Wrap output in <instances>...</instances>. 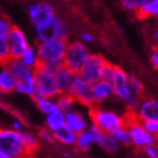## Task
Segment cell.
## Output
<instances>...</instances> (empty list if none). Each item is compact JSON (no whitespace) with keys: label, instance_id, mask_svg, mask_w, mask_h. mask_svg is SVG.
Returning a JSON list of instances; mask_svg holds the SVG:
<instances>
[{"label":"cell","instance_id":"6da1fadb","mask_svg":"<svg viewBox=\"0 0 158 158\" xmlns=\"http://www.w3.org/2000/svg\"><path fill=\"white\" fill-rule=\"evenodd\" d=\"M68 45L69 42L65 39H56L38 43L35 49L39 56L40 66L56 72V70L63 65Z\"/></svg>","mask_w":158,"mask_h":158},{"label":"cell","instance_id":"7a4b0ae2","mask_svg":"<svg viewBox=\"0 0 158 158\" xmlns=\"http://www.w3.org/2000/svg\"><path fill=\"white\" fill-rule=\"evenodd\" d=\"M6 66L10 70V72L16 77L17 85L16 92L20 94L32 96L35 90L34 82V70H31L22 63L20 59H10Z\"/></svg>","mask_w":158,"mask_h":158},{"label":"cell","instance_id":"3957f363","mask_svg":"<svg viewBox=\"0 0 158 158\" xmlns=\"http://www.w3.org/2000/svg\"><path fill=\"white\" fill-rule=\"evenodd\" d=\"M34 82L35 90L32 95L33 100L38 98H56L60 93L54 72L43 66L39 65L34 70Z\"/></svg>","mask_w":158,"mask_h":158},{"label":"cell","instance_id":"277c9868","mask_svg":"<svg viewBox=\"0 0 158 158\" xmlns=\"http://www.w3.org/2000/svg\"><path fill=\"white\" fill-rule=\"evenodd\" d=\"M0 152L11 158H27V152L21 137V132L11 128H0Z\"/></svg>","mask_w":158,"mask_h":158},{"label":"cell","instance_id":"5b68a950","mask_svg":"<svg viewBox=\"0 0 158 158\" xmlns=\"http://www.w3.org/2000/svg\"><path fill=\"white\" fill-rule=\"evenodd\" d=\"M90 118L92 124L102 131L104 134H112L115 129L125 125V117L110 110H103L94 106L90 110Z\"/></svg>","mask_w":158,"mask_h":158},{"label":"cell","instance_id":"8992f818","mask_svg":"<svg viewBox=\"0 0 158 158\" xmlns=\"http://www.w3.org/2000/svg\"><path fill=\"white\" fill-rule=\"evenodd\" d=\"M35 32H37V38L39 42H45V41L56 39L68 40L69 34H70V28L64 20L56 16L48 23L41 27H37Z\"/></svg>","mask_w":158,"mask_h":158},{"label":"cell","instance_id":"52a82bcc","mask_svg":"<svg viewBox=\"0 0 158 158\" xmlns=\"http://www.w3.org/2000/svg\"><path fill=\"white\" fill-rule=\"evenodd\" d=\"M125 126L128 129L131 140L134 146L138 148H145L147 146L154 145L155 137L146 132L142 122L135 117L134 113H128V115L125 117Z\"/></svg>","mask_w":158,"mask_h":158},{"label":"cell","instance_id":"ba28073f","mask_svg":"<svg viewBox=\"0 0 158 158\" xmlns=\"http://www.w3.org/2000/svg\"><path fill=\"white\" fill-rule=\"evenodd\" d=\"M90 54L91 53L89 49L82 41L69 42L65 56H64L63 65L70 69L75 74H77L80 69L86 61V59L90 56Z\"/></svg>","mask_w":158,"mask_h":158},{"label":"cell","instance_id":"9c48e42d","mask_svg":"<svg viewBox=\"0 0 158 158\" xmlns=\"http://www.w3.org/2000/svg\"><path fill=\"white\" fill-rule=\"evenodd\" d=\"M106 63L107 61L100 54H90L77 74L85 82L93 85L102 80V73Z\"/></svg>","mask_w":158,"mask_h":158},{"label":"cell","instance_id":"30bf717a","mask_svg":"<svg viewBox=\"0 0 158 158\" xmlns=\"http://www.w3.org/2000/svg\"><path fill=\"white\" fill-rule=\"evenodd\" d=\"M68 93L75 100V102L80 103L81 105L91 108L95 106L93 85L85 82L79 74H75V77L72 82L71 87Z\"/></svg>","mask_w":158,"mask_h":158},{"label":"cell","instance_id":"8fae6325","mask_svg":"<svg viewBox=\"0 0 158 158\" xmlns=\"http://www.w3.org/2000/svg\"><path fill=\"white\" fill-rule=\"evenodd\" d=\"M28 16L34 28H37L51 21L56 17V12L54 8L49 2L35 0L28 6Z\"/></svg>","mask_w":158,"mask_h":158},{"label":"cell","instance_id":"7c38bea8","mask_svg":"<svg viewBox=\"0 0 158 158\" xmlns=\"http://www.w3.org/2000/svg\"><path fill=\"white\" fill-rule=\"evenodd\" d=\"M7 43H8L11 59H20L24 51L30 47L24 32L15 26H12L9 32Z\"/></svg>","mask_w":158,"mask_h":158},{"label":"cell","instance_id":"4fadbf2b","mask_svg":"<svg viewBox=\"0 0 158 158\" xmlns=\"http://www.w3.org/2000/svg\"><path fill=\"white\" fill-rule=\"evenodd\" d=\"M111 83L112 86H113L114 95L121 101H123V102L126 103L133 96H135V95H133L131 87H129L128 74L124 70H122L121 68L116 69L115 75H114Z\"/></svg>","mask_w":158,"mask_h":158},{"label":"cell","instance_id":"5bb4252c","mask_svg":"<svg viewBox=\"0 0 158 158\" xmlns=\"http://www.w3.org/2000/svg\"><path fill=\"white\" fill-rule=\"evenodd\" d=\"M103 134L104 133L101 131L98 127H96L95 125H93L91 123L89 126L86 127V129H84L83 132H81L80 134L77 135V143L75 146L79 148L80 150H87L92 145L95 144H100L101 139H102Z\"/></svg>","mask_w":158,"mask_h":158},{"label":"cell","instance_id":"9a60e30c","mask_svg":"<svg viewBox=\"0 0 158 158\" xmlns=\"http://www.w3.org/2000/svg\"><path fill=\"white\" fill-rule=\"evenodd\" d=\"M139 122H158V101L154 98H144L134 113Z\"/></svg>","mask_w":158,"mask_h":158},{"label":"cell","instance_id":"2e32d148","mask_svg":"<svg viewBox=\"0 0 158 158\" xmlns=\"http://www.w3.org/2000/svg\"><path fill=\"white\" fill-rule=\"evenodd\" d=\"M89 122L83 113L77 110H71L70 112L64 114V126L68 127L75 134H80L89 126Z\"/></svg>","mask_w":158,"mask_h":158},{"label":"cell","instance_id":"e0dca14e","mask_svg":"<svg viewBox=\"0 0 158 158\" xmlns=\"http://www.w3.org/2000/svg\"><path fill=\"white\" fill-rule=\"evenodd\" d=\"M93 95H94L95 100V106L107 101L108 98L114 95L112 83L104 81V80L96 82L95 84H93Z\"/></svg>","mask_w":158,"mask_h":158},{"label":"cell","instance_id":"ac0fdd59","mask_svg":"<svg viewBox=\"0 0 158 158\" xmlns=\"http://www.w3.org/2000/svg\"><path fill=\"white\" fill-rule=\"evenodd\" d=\"M54 75H56V84H58L60 93H68L70 87H71L72 82L75 77V73L72 72L66 66L62 65L58 70H56Z\"/></svg>","mask_w":158,"mask_h":158},{"label":"cell","instance_id":"d6986e66","mask_svg":"<svg viewBox=\"0 0 158 158\" xmlns=\"http://www.w3.org/2000/svg\"><path fill=\"white\" fill-rule=\"evenodd\" d=\"M16 77L6 65L0 68V94H8L16 91Z\"/></svg>","mask_w":158,"mask_h":158},{"label":"cell","instance_id":"ffe728a7","mask_svg":"<svg viewBox=\"0 0 158 158\" xmlns=\"http://www.w3.org/2000/svg\"><path fill=\"white\" fill-rule=\"evenodd\" d=\"M53 137H54L56 142L60 143L64 146H74L77 143V134L70 131L65 126L53 132Z\"/></svg>","mask_w":158,"mask_h":158},{"label":"cell","instance_id":"44dd1931","mask_svg":"<svg viewBox=\"0 0 158 158\" xmlns=\"http://www.w3.org/2000/svg\"><path fill=\"white\" fill-rule=\"evenodd\" d=\"M44 125L45 128L52 133L60 129L61 127L64 126V113L58 110V111L47 115L44 119Z\"/></svg>","mask_w":158,"mask_h":158},{"label":"cell","instance_id":"7402d4cb","mask_svg":"<svg viewBox=\"0 0 158 158\" xmlns=\"http://www.w3.org/2000/svg\"><path fill=\"white\" fill-rule=\"evenodd\" d=\"M34 102L39 111L45 116L58 111V105L54 98H38L34 100Z\"/></svg>","mask_w":158,"mask_h":158},{"label":"cell","instance_id":"603a6c76","mask_svg":"<svg viewBox=\"0 0 158 158\" xmlns=\"http://www.w3.org/2000/svg\"><path fill=\"white\" fill-rule=\"evenodd\" d=\"M20 61H21L26 66H28L29 69L35 70V69L40 65L39 56H38L37 49H34L33 47H29L23 52V54L21 56Z\"/></svg>","mask_w":158,"mask_h":158},{"label":"cell","instance_id":"cb8c5ba5","mask_svg":"<svg viewBox=\"0 0 158 158\" xmlns=\"http://www.w3.org/2000/svg\"><path fill=\"white\" fill-rule=\"evenodd\" d=\"M54 98H56V105H58V110L62 113L65 114L73 110L75 100L69 93H59Z\"/></svg>","mask_w":158,"mask_h":158},{"label":"cell","instance_id":"d4e9b609","mask_svg":"<svg viewBox=\"0 0 158 158\" xmlns=\"http://www.w3.org/2000/svg\"><path fill=\"white\" fill-rule=\"evenodd\" d=\"M136 15L139 18H158V0H148Z\"/></svg>","mask_w":158,"mask_h":158},{"label":"cell","instance_id":"484cf974","mask_svg":"<svg viewBox=\"0 0 158 158\" xmlns=\"http://www.w3.org/2000/svg\"><path fill=\"white\" fill-rule=\"evenodd\" d=\"M98 146L102 149L105 150L106 153L111 154L116 153L119 149V147H121V145L117 143V140L114 138L112 134H103V137L102 139H101L100 144H98Z\"/></svg>","mask_w":158,"mask_h":158},{"label":"cell","instance_id":"4316f807","mask_svg":"<svg viewBox=\"0 0 158 158\" xmlns=\"http://www.w3.org/2000/svg\"><path fill=\"white\" fill-rule=\"evenodd\" d=\"M113 137L117 140L121 146H127V145H131L132 144V140H131V135H129V132L127 127L125 126H122L119 128L115 129L113 133H112Z\"/></svg>","mask_w":158,"mask_h":158},{"label":"cell","instance_id":"83f0119b","mask_svg":"<svg viewBox=\"0 0 158 158\" xmlns=\"http://www.w3.org/2000/svg\"><path fill=\"white\" fill-rule=\"evenodd\" d=\"M21 137H22V142H23V145L26 147L27 152L28 153H32L38 148L39 145V140L35 136H34L32 133L27 132V131H22L21 132Z\"/></svg>","mask_w":158,"mask_h":158},{"label":"cell","instance_id":"f1b7e54d","mask_svg":"<svg viewBox=\"0 0 158 158\" xmlns=\"http://www.w3.org/2000/svg\"><path fill=\"white\" fill-rule=\"evenodd\" d=\"M128 83L133 95H135L137 98L142 96L144 93V85H143L142 81L136 75H128Z\"/></svg>","mask_w":158,"mask_h":158},{"label":"cell","instance_id":"f546056e","mask_svg":"<svg viewBox=\"0 0 158 158\" xmlns=\"http://www.w3.org/2000/svg\"><path fill=\"white\" fill-rule=\"evenodd\" d=\"M119 1H121L122 7L126 11L136 13L148 0H119Z\"/></svg>","mask_w":158,"mask_h":158},{"label":"cell","instance_id":"4dcf8cb0","mask_svg":"<svg viewBox=\"0 0 158 158\" xmlns=\"http://www.w3.org/2000/svg\"><path fill=\"white\" fill-rule=\"evenodd\" d=\"M10 51L7 40H0V65H6L10 61Z\"/></svg>","mask_w":158,"mask_h":158},{"label":"cell","instance_id":"1f68e13d","mask_svg":"<svg viewBox=\"0 0 158 158\" xmlns=\"http://www.w3.org/2000/svg\"><path fill=\"white\" fill-rule=\"evenodd\" d=\"M11 28H12V24L8 19L1 17L0 18V40H7Z\"/></svg>","mask_w":158,"mask_h":158},{"label":"cell","instance_id":"d6a6232c","mask_svg":"<svg viewBox=\"0 0 158 158\" xmlns=\"http://www.w3.org/2000/svg\"><path fill=\"white\" fill-rule=\"evenodd\" d=\"M116 69L117 66L114 65L112 63H106L105 68L103 70V73H102V80L104 81H107V82H112L113 80L114 75H115V72H116Z\"/></svg>","mask_w":158,"mask_h":158},{"label":"cell","instance_id":"836d02e7","mask_svg":"<svg viewBox=\"0 0 158 158\" xmlns=\"http://www.w3.org/2000/svg\"><path fill=\"white\" fill-rule=\"evenodd\" d=\"M146 132L149 133L152 136H158V122H143L142 123Z\"/></svg>","mask_w":158,"mask_h":158},{"label":"cell","instance_id":"e575fe53","mask_svg":"<svg viewBox=\"0 0 158 158\" xmlns=\"http://www.w3.org/2000/svg\"><path fill=\"white\" fill-rule=\"evenodd\" d=\"M39 138L41 140H43V142L49 143V144H52V143L56 142V140H54V137H53V133L50 132V131H49V129H47L45 127H44V128H42V129H40Z\"/></svg>","mask_w":158,"mask_h":158},{"label":"cell","instance_id":"d590c367","mask_svg":"<svg viewBox=\"0 0 158 158\" xmlns=\"http://www.w3.org/2000/svg\"><path fill=\"white\" fill-rule=\"evenodd\" d=\"M139 103H140L139 98L133 96V98H131V100L127 101L125 104H126V107H127V110H128L129 113H135L137 107H138V105H139Z\"/></svg>","mask_w":158,"mask_h":158},{"label":"cell","instance_id":"8d00e7d4","mask_svg":"<svg viewBox=\"0 0 158 158\" xmlns=\"http://www.w3.org/2000/svg\"><path fill=\"white\" fill-rule=\"evenodd\" d=\"M149 62L155 70H158V50L154 48L149 54Z\"/></svg>","mask_w":158,"mask_h":158},{"label":"cell","instance_id":"74e56055","mask_svg":"<svg viewBox=\"0 0 158 158\" xmlns=\"http://www.w3.org/2000/svg\"><path fill=\"white\" fill-rule=\"evenodd\" d=\"M144 150H145V153L148 156V158H158V150L154 145L147 146V147L144 148Z\"/></svg>","mask_w":158,"mask_h":158},{"label":"cell","instance_id":"f35d334b","mask_svg":"<svg viewBox=\"0 0 158 158\" xmlns=\"http://www.w3.org/2000/svg\"><path fill=\"white\" fill-rule=\"evenodd\" d=\"M81 41L83 43H93L94 42V37L93 34L90 33V32H83L81 34Z\"/></svg>","mask_w":158,"mask_h":158},{"label":"cell","instance_id":"ab89813d","mask_svg":"<svg viewBox=\"0 0 158 158\" xmlns=\"http://www.w3.org/2000/svg\"><path fill=\"white\" fill-rule=\"evenodd\" d=\"M11 129L16 131V132H22L23 129H22L21 122L18 121V119H15V121H12V123H11Z\"/></svg>","mask_w":158,"mask_h":158},{"label":"cell","instance_id":"60d3db41","mask_svg":"<svg viewBox=\"0 0 158 158\" xmlns=\"http://www.w3.org/2000/svg\"><path fill=\"white\" fill-rule=\"evenodd\" d=\"M152 38H153L154 48L158 50V29H156L155 31L153 32V35H152Z\"/></svg>","mask_w":158,"mask_h":158},{"label":"cell","instance_id":"b9f144b4","mask_svg":"<svg viewBox=\"0 0 158 158\" xmlns=\"http://www.w3.org/2000/svg\"><path fill=\"white\" fill-rule=\"evenodd\" d=\"M62 157L63 158H71V153H69V152H63L62 153Z\"/></svg>","mask_w":158,"mask_h":158},{"label":"cell","instance_id":"7bdbcfd3","mask_svg":"<svg viewBox=\"0 0 158 158\" xmlns=\"http://www.w3.org/2000/svg\"><path fill=\"white\" fill-rule=\"evenodd\" d=\"M0 158H11V157H9V156L5 155V154H2L1 152H0Z\"/></svg>","mask_w":158,"mask_h":158},{"label":"cell","instance_id":"ee69618b","mask_svg":"<svg viewBox=\"0 0 158 158\" xmlns=\"http://www.w3.org/2000/svg\"><path fill=\"white\" fill-rule=\"evenodd\" d=\"M1 102H2V100H1V96H0V104H1Z\"/></svg>","mask_w":158,"mask_h":158},{"label":"cell","instance_id":"f6af8a7d","mask_svg":"<svg viewBox=\"0 0 158 158\" xmlns=\"http://www.w3.org/2000/svg\"><path fill=\"white\" fill-rule=\"evenodd\" d=\"M38 1H45V0H38Z\"/></svg>","mask_w":158,"mask_h":158},{"label":"cell","instance_id":"bcb514c9","mask_svg":"<svg viewBox=\"0 0 158 158\" xmlns=\"http://www.w3.org/2000/svg\"><path fill=\"white\" fill-rule=\"evenodd\" d=\"M0 18H1V11H0Z\"/></svg>","mask_w":158,"mask_h":158}]
</instances>
